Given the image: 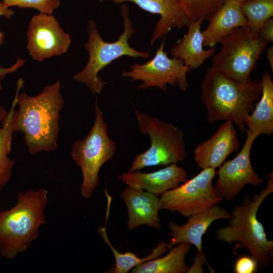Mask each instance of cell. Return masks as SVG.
<instances>
[{
    "instance_id": "15",
    "label": "cell",
    "mask_w": 273,
    "mask_h": 273,
    "mask_svg": "<svg viewBox=\"0 0 273 273\" xmlns=\"http://www.w3.org/2000/svg\"><path fill=\"white\" fill-rule=\"evenodd\" d=\"M127 186L146 191L157 196L174 189L189 179L186 169L175 163L152 172L127 171L118 176Z\"/></svg>"
},
{
    "instance_id": "14",
    "label": "cell",
    "mask_w": 273,
    "mask_h": 273,
    "mask_svg": "<svg viewBox=\"0 0 273 273\" xmlns=\"http://www.w3.org/2000/svg\"><path fill=\"white\" fill-rule=\"evenodd\" d=\"M231 217V213L216 204L188 217L187 222L184 225H179L173 221H169L168 236L171 239L167 243V247L170 250L178 243L189 242L196 246L199 252L202 253V237L210 224L216 220L230 219Z\"/></svg>"
},
{
    "instance_id": "10",
    "label": "cell",
    "mask_w": 273,
    "mask_h": 273,
    "mask_svg": "<svg viewBox=\"0 0 273 273\" xmlns=\"http://www.w3.org/2000/svg\"><path fill=\"white\" fill-rule=\"evenodd\" d=\"M164 44L165 39L153 59L143 64L131 65L130 70L124 71L121 76L129 78L131 81H142L137 87L139 89L157 87L167 93V86L169 84L186 91L189 87L187 75L190 70L181 60L167 56L164 51Z\"/></svg>"
},
{
    "instance_id": "16",
    "label": "cell",
    "mask_w": 273,
    "mask_h": 273,
    "mask_svg": "<svg viewBox=\"0 0 273 273\" xmlns=\"http://www.w3.org/2000/svg\"><path fill=\"white\" fill-rule=\"evenodd\" d=\"M120 197L128 210L127 229L128 231L143 224L155 229L161 228L158 216L161 202L158 196L127 186L121 192Z\"/></svg>"
},
{
    "instance_id": "27",
    "label": "cell",
    "mask_w": 273,
    "mask_h": 273,
    "mask_svg": "<svg viewBox=\"0 0 273 273\" xmlns=\"http://www.w3.org/2000/svg\"><path fill=\"white\" fill-rule=\"evenodd\" d=\"M14 14V12L3 2L0 3V17L4 16L10 18ZM4 34L0 31V46L3 43ZM25 60L18 58L16 62L10 67H0V90L3 89L2 81L7 75L15 72L25 63Z\"/></svg>"
},
{
    "instance_id": "19",
    "label": "cell",
    "mask_w": 273,
    "mask_h": 273,
    "mask_svg": "<svg viewBox=\"0 0 273 273\" xmlns=\"http://www.w3.org/2000/svg\"><path fill=\"white\" fill-rule=\"evenodd\" d=\"M202 22L199 20L190 22L187 34L170 50L172 57L181 60L190 71L200 67L216 51L214 47L203 49L204 38L201 31Z\"/></svg>"
},
{
    "instance_id": "18",
    "label": "cell",
    "mask_w": 273,
    "mask_h": 273,
    "mask_svg": "<svg viewBox=\"0 0 273 273\" xmlns=\"http://www.w3.org/2000/svg\"><path fill=\"white\" fill-rule=\"evenodd\" d=\"M202 31L203 47H214L235 29L248 25L238 0H224L219 10L209 19Z\"/></svg>"
},
{
    "instance_id": "28",
    "label": "cell",
    "mask_w": 273,
    "mask_h": 273,
    "mask_svg": "<svg viewBox=\"0 0 273 273\" xmlns=\"http://www.w3.org/2000/svg\"><path fill=\"white\" fill-rule=\"evenodd\" d=\"M258 269V264L251 256H242L239 258L235 264L236 273H254Z\"/></svg>"
},
{
    "instance_id": "21",
    "label": "cell",
    "mask_w": 273,
    "mask_h": 273,
    "mask_svg": "<svg viewBox=\"0 0 273 273\" xmlns=\"http://www.w3.org/2000/svg\"><path fill=\"white\" fill-rule=\"evenodd\" d=\"M192 244L182 242L171 248L169 253L161 258L143 262L133 268L131 273H185L189 266L185 257L190 251Z\"/></svg>"
},
{
    "instance_id": "11",
    "label": "cell",
    "mask_w": 273,
    "mask_h": 273,
    "mask_svg": "<svg viewBox=\"0 0 273 273\" xmlns=\"http://www.w3.org/2000/svg\"><path fill=\"white\" fill-rule=\"evenodd\" d=\"M27 37L29 54L39 62L67 53L71 43L70 35L52 14L34 15L29 23Z\"/></svg>"
},
{
    "instance_id": "1",
    "label": "cell",
    "mask_w": 273,
    "mask_h": 273,
    "mask_svg": "<svg viewBox=\"0 0 273 273\" xmlns=\"http://www.w3.org/2000/svg\"><path fill=\"white\" fill-rule=\"evenodd\" d=\"M23 84V80L19 79L15 95L18 109L14 115L15 131L24 134L30 154L54 151L58 146L60 112L64 104L60 81L45 86L36 96L28 95L25 91L19 94Z\"/></svg>"
},
{
    "instance_id": "3",
    "label": "cell",
    "mask_w": 273,
    "mask_h": 273,
    "mask_svg": "<svg viewBox=\"0 0 273 273\" xmlns=\"http://www.w3.org/2000/svg\"><path fill=\"white\" fill-rule=\"evenodd\" d=\"M48 191L41 188L20 192L18 201L10 209L0 211V254L13 259L31 246L46 223L44 214Z\"/></svg>"
},
{
    "instance_id": "8",
    "label": "cell",
    "mask_w": 273,
    "mask_h": 273,
    "mask_svg": "<svg viewBox=\"0 0 273 273\" xmlns=\"http://www.w3.org/2000/svg\"><path fill=\"white\" fill-rule=\"evenodd\" d=\"M220 43L211 67L238 82L251 80V73L268 42L246 26L235 29Z\"/></svg>"
},
{
    "instance_id": "23",
    "label": "cell",
    "mask_w": 273,
    "mask_h": 273,
    "mask_svg": "<svg viewBox=\"0 0 273 273\" xmlns=\"http://www.w3.org/2000/svg\"><path fill=\"white\" fill-rule=\"evenodd\" d=\"M110 205H108L107 211L105 227H99L98 232L104 241L110 248L114 253L115 258V266L114 269L109 272L112 273H126L131 270L136 266L141 264L143 262L152 260L159 257L161 255L169 250L167 243L164 241L160 242L152 250L151 254L144 258H139L138 255L128 251L124 253H120L116 249L110 242L107 232L106 224L109 216Z\"/></svg>"
},
{
    "instance_id": "4",
    "label": "cell",
    "mask_w": 273,
    "mask_h": 273,
    "mask_svg": "<svg viewBox=\"0 0 273 273\" xmlns=\"http://www.w3.org/2000/svg\"><path fill=\"white\" fill-rule=\"evenodd\" d=\"M267 178L265 188L254 194L252 198L245 196L242 202L233 209L229 224L215 232L217 240L228 243L237 242L242 248L247 249L262 268L268 266L269 254L273 248V241L267 240L263 225L257 218L260 206L273 192L272 172Z\"/></svg>"
},
{
    "instance_id": "17",
    "label": "cell",
    "mask_w": 273,
    "mask_h": 273,
    "mask_svg": "<svg viewBox=\"0 0 273 273\" xmlns=\"http://www.w3.org/2000/svg\"><path fill=\"white\" fill-rule=\"evenodd\" d=\"M104 1V0H102ZM116 3L130 2L142 9L160 16L155 26L150 41L153 45L156 40L166 36L173 28L188 27L189 20L176 0H108Z\"/></svg>"
},
{
    "instance_id": "6",
    "label": "cell",
    "mask_w": 273,
    "mask_h": 273,
    "mask_svg": "<svg viewBox=\"0 0 273 273\" xmlns=\"http://www.w3.org/2000/svg\"><path fill=\"white\" fill-rule=\"evenodd\" d=\"M141 134L148 135L151 146L134 157L128 171L182 162L187 155L184 133L176 125L135 109Z\"/></svg>"
},
{
    "instance_id": "31",
    "label": "cell",
    "mask_w": 273,
    "mask_h": 273,
    "mask_svg": "<svg viewBox=\"0 0 273 273\" xmlns=\"http://www.w3.org/2000/svg\"><path fill=\"white\" fill-rule=\"evenodd\" d=\"M266 57L269 63V66L273 71V47H268L266 50Z\"/></svg>"
},
{
    "instance_id": "12",
    "label": "cell",
    "mask_w": 273,
    "mask_h": 273,
    "mask_svg": "<svg viewBox=\"0 0 273 273\" xmlns=\"http://www.w3.org/2000/svg\"><path fill=\"white\" fill-rule=\"evenodd\" d=\"M247 137L239 153L233 159L224 162L217 172L214 187L223 199L232 200L247 185L257 186L264 182L253 169L251 161V148L257 136L248 129Z\"/></svg>"
},
{
    "instance_id": "5",
    "label": "cell",
    "mask_w": 273,
    "mask_h": 273,
    "mask_svg": "<svg viewBox=\"0 0 273 273\" xmlns=\"http://www.w3.org/2000/svg\"><path fill=\"white\" fill-rule=\"evenodd\" d=\"M120 9L124 30L114 42H107L103 39L94 21L90 20L87 23L88 36L84 48L89 54L88 60L83 69L72 78L85 85L95 95H100L105 85L99 72L113 61L124 56L144 59L150 57L148 52H140L130 47L128 40L135 33V30L129 18L127 6L123 5Z\"/></svg>"
},
{
    "instance_id": "29",
    "label": "cell",
    "mask_w": 273,
    "mask_h": 273,
    "mask_svg": "<svg viewBox=\"0 0 273 273\" xmlns=\"http://www.w3.org/2000/svg\"><path fill=\"white\" fill-rule=\"evenodd\" d=\"M257 35L268 43L273 41V19L266 20L257 32Z\"/></svg>"
},
{
    "instance_id": "25",
    "label": "cell",
    "mask_w": 273,
    "mask_h": 273,
    "mask_svg": "<svg viewBox=\"0 0 273 273\" xmlns=\"http://www.w3.org/2000/svg\"><path fill=\"white\" fill-rule=\"evenodd\" d=\"M190 22L209 20L219 10L224 0H176Z\"/></svg>"
},
{
    "instance_id": "22",
    "label": "cell",
    "mask_w": 273,
    "mask_h": 273,
    "mask_svg": "<svg viewBox=\"0 0 273 273\" xmlns=\"http://www.w3.org/2000/svg\"><path fill=\"white\" fill-rule=\"evenodd\" d=\"M16 106L15 96L8 114L0 127V191L10 180L15 161L9 157L11 151L14 129V115Z\"/></svg>"
},
{
    "instance_id": "7",
    "label": "cell",
    "mask_w": 273,
    "mask_h": 273,
    "mask_svg": "<svg viewBox=\"0 0 273 273\" xmlns=\"http://www.w3.org/2000/svg\"><path fill=\"white\" fill-rule=\"evenodd\" d=\"M96 117L89 133L82 140L75 141L71 146V156L82 174L80 189L85 198H91L100 183L101 167L111 160L116 152V144L109 136L103 111L95 102Z\"/></svg>"
},
{
    "instance_id": "24",
    "label": "cell",
    "mask_w": 273,
    "mask_h": 273,
    "mask_svg": "<svg viewBox=\"0 0 273 273\" xmlns=\"http://www.w3.org/2000/svg\"><path fill=\"white\" fill-rule=\"evenodd\" d=\"M248 27L257 33L263 23L273 16V0H247L241 3Z\"/></svg>"
},
{
    "instance_id": "20",
    "label": "cell",
    "mask_w": 273,
    "mask_h": 273,
    "mask_svg": "<svg viewBox=\"0 0 273 273\" xmlns=\"http://www.w3.org/2000/svg\"><path fill=\"white\" fill-rule=\"evenodd\" d=\"M261 94L253 111L245 118V125L257 137L273 133V81L269 72L263 75Z\"/></svg>"
},
{
    "instance_id": "33",
    "label": "cell",
    "mask_w": 273,
    "mask_h": 273,
    "mask_svg": "<svg viewBox=\"0 0 273 273\" xmlns=\"http://www.w3.org/2000/svg\"><path fill=\"white\" fill-rule=\"evenodd\" d=\"M240 3H242L243 2H244L245 1H247V0H238Z\"/></svg>"
},
{
    "instance_id": "26",
    "label": "cell",
    "mask_w": 273,
    "mask_h": 273,
    "mask_svg": "<svg viewBox=\"0 0 273 273\" xmlns=\"http://www.w3.org/2000/svg\"><path fill=\"white\" fill-rule=\"evenodd\" d=\"M8 7L17 6L21 8H33L39 13L53 14L55 10L59 7L61 0H2Z\"/></svg>"
},
{
    "instance_id": "13",
    "label": "cell",
    "mask_w": 273,
    "mask_h": 273,
    "mask_svg": "<svg viewBox=\"0 0 273 273\" xmlns=\"http://www.w3.org/2000/svg\"><path fill=\"white\" fill-rule=\"evenodd\" d=\"M239 146L234 124L225 121L210 138L195 148L194 159L202 169H215L220 167L228 156L237 151Z\"/></svg>"
},
{
    "instance_id": "2",
    "label": "cell",
    "mask_w": 273,
    "mask_h": 273,
    "mask_svg": "<svg viewBox=\"0 0 273 273\" xmlns=\"http://www.w3.org/2000/svg\"><path fill=\"white\" fill-rule=\"evenodd\" d=\"M261 89V80L240 83L209 67L201 83V100L207 111V121H230L244 138L247 130L245 119L253 111Z\"/></svg>"
},
{
    "instance_id": "9",
    "label": "cell",
    "mask_w": 273,
    "mask_h": 273,
    "mask_svg": "<svg viewBox=\"0 0 273 273\" xmlns=\"http://www.w3.org/2000/svg\"><path fill=\"white\" fill-rule=\"evenodd\" d=\"M215 174L213 168H203L192 179L166 192L160 198L161 209L188 217L218 204L223 198L213 185Z\"/></svg>"
},
{
    "instance_id": "32",
    "label": "cell",
    "mask_w": 273,
    "mask_h": 273,
    "mask_svg": "<svg viewBox=\"0 0 273 273\" xmlns=\"http://www.w3.org/2000/svg\"><path fill=\"white\" fill-rule=\"evenodd\" d=\"M8 112L4 106L0 105V124H2L7 117Z\"/></svg>"
},
{
    "instance_id": "30",
    "label": "cell",
    "mask_w": 273,
    "mask_h": 273,
    "mask_svg": "<svg viewBox=\"0 0 273 273\" xmlns=\"http://www.w3.org/2000/svg\"><path fill=\"white\" fill-rule=\"evenodd\" d=\"M205 262V259L202 253L197 250L194 258V263L191 267H189L187 273L203 272V266Z\"/></svg>"
}]
</instances>
